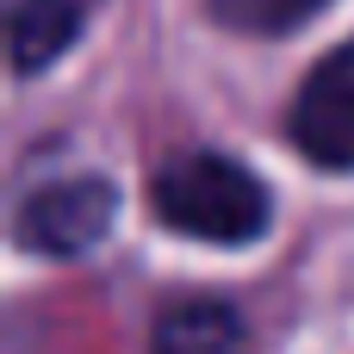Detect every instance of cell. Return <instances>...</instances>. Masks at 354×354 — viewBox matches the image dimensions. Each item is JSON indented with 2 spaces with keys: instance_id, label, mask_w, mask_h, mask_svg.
Wrapping results in <instances>:
<instances>
[{
  "instance_id": "1",
  "label": "cell",
  "mask_w": 354,
  "mask_h": 354,
  "mask_svg": "<svg viewBox=\"0 0 354 354\" xmlns=\"http://www.w3.org/2000/svg\"><path fill=\"white\" fill-rule=\"evenodd\" d=\"M156 218L199 243H249L268 230V187L230 156H174L149 180Z\"/></svg>"
},
{
  "instance_id": "2",
  "label": "cell",
  "mask_w": 354,
  "mask_h": 354,
  "mask_svg": "<svg viewBox=\"0 0 354 354\" xmlns=\"http://www.w3.org/2000/svg\"><path fill=\"white\" fill-rule=\"evenodd\" d=\"M292 143L317 168H354V44L330 50L292 106Z\"/></svg>"
},
{
  "instance_id": "3",
  "label": "cell",
  "mask_w": 354,
  "mask_h": 354,
  "mask_svg": "<svg viewBox=\"0 0 354 354\" xmlns=\"http://www.w3.org/2000/svg\"><path fill=\"white\" fill-rule=\"evenodd\" d=\"M112 230V187L81 174V180H56L37 187L19 212V243L37 255H81Z\"/></svg>"
},
{
  "instance_id": "4",
  "label": "cell",
  "mask_w": 354,
  "mask_h": 354,
  "mask_svg": "<svg viewBox=\"0 0 354 354\" xmlns=\"http://www.w3.org/2000/svg\"><path fill=\"white\" fill-rule=\"evenodd\" d=\"M87 6H93V0H19V6H12V68L31 75V68L56 62V56L75 44Z\"/></svg>"
},
{
  "instance_id": "5",
  "label": "cell",
  "mask_w": 354,
  "mask_h": 354,
  "mask_svg": "<svg viewBox=\"0 0 354 354\" xmlns=\"http://www.w3.org/2000/svg\"><path fill=\"white\" fill-rule=\"evenodd\" d=\"M156 354H243V324L230 305H174L156 324Z\"/></svg>"
},
{
  "instance_id": "6",
  "label": "cell",
  "mask_w": 354,
  "mask_h": 354,
  "mask_svg": "<svg viewBox=\"0 0 354 354\" xmlns=\"http://www.w3.org/2000/svg\"><path fill=\"white\" fill-rule=\"evenodd\" d=\"M330 0H212V19L230 25V31H255V37H274V31H292L305 25L311 12H324Z\"/></svg>"
}]
</instances>
